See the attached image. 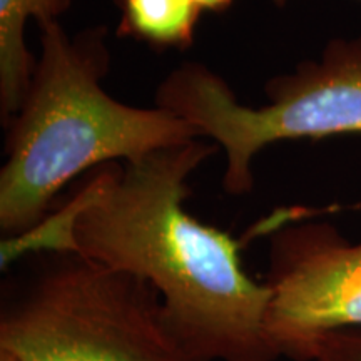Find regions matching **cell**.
I'll list each match as a JSON object with an SVG mask.
<instances>
[{"instance_id":"30bf717a","label":"cell","mask_w":361,"mask_h":361,"mask_svg":"<svg viewBox=\"0 0 361 361\" xmlns=\"http://www.w3.org/2000/svg\"><path fill=\"white\" fill-rule=\"evenodd\" d=\"M0 361H22V360L17 358V356L11 353V351L0 350Z\"/></svg>"},{"instance_id":"277c9868","label":"cell","mask_w":361,"mask_h":361,"mask_svg":"<svg viewBox=\"0 0 361 361\" xmlns=\"http://www.w3.org/2000/svg\"><path fill=\"white\" fill-rule=\"evenodd\" d=\"M264 92V106H245L221 75L184 62L159 84L156 106L223 149V189L243 196L255 186L252 159L269 144L361 134V37L333 39L319 61L269 79Z\"/></svg>"},{"instance_id":"6da1fadb","label":"cell","mask_w":361,"mask_h":361,"mask_svg":"<svg viewBox=\"0 0 361 361\" xmlns=\"http://www.w3.org/2000/svg\"><path fill=\"white\" fill-rule=\"evenodd\" d=\"M218 147L197 137L99 166L32 231L4 239L2 266L25 251L79 252L151 284L189 361H278L269 288L246 273L231 234L186 209L189 176Z\"/></svg>"},{"instance_id":"8992f818","label":"cell","mask_w":361,"mask_h":361,"mask_svg":"<svg viewBox=\"0 0 361 361\" xmlns=\"http://www.w3.org/2000/svg\"><path fill=\"white\" fill-rule=\"evenodd\" d=\"M72 0H0V119L6 126L20 109L32 80L37 59L25 45V25L59 20Z\"/></svg>"},{"instance_id":"5b68a950","label":"cell","mask_w":361,"mask_h":361,"mask_svg":"<svg viewBox=\"0 0 361 361\" xmlns=\"http://www.w3.org/2000/svg\"><path fill=\"white\" fill-rule=\"evenodd\" d=\"M295 214L271 234L266 335L279 358L310 361L326 333L361 329V241Z\"/></svg>"},{"instance_id":"ba28073f","label":"cell","mask_w":361,"mask_h":361,"mask_svg":"<svg viewBox=\"0 0 361 361\" xmlns=\"http://www.w3.org/2000/svg\"><path fill=\"white\" fill-rule=\"evenodd\" d=\"M310 361H361V329L326 333L311 346Z\"/></svg>"},{"instance_id":"52a82bcc","label":"cell","mask_w":361,"mask_h":361,"mask_svg":"<svg viewBox=\"0 0 361 361\" xmlns=\"http://www.w3.org/2000/svg\"><path fill=\"white\" fill-rule=\"evenodd\" d=\"M121 8L117 35L151 47L188 49L194 42L202 11L192 0H116Z\"/></svg>"},{"instance_id":"8fae6325","label":"cell","mask_w":361,"mask_h":361,"mask_svg":"<svg viewBox=\"0 0 361 361\" xmlns=\"http://www.w3.org/2000/svg\"><path fill=\"white\" fill-rule=\"evenodd\" d=\"M273 2H274V4H279V6H283V4H286L288 0H273Z\"/></svg>"},{"instance_id":"7a4b0ae2","label":"cell","mask_w":361,"mask_h":361,"mask_svg":"<svg viewBox=\"0 0 361 361\" xmlns=\"http://www.w3.org/2000/svg\"><path fill=\"white\" fill-rule=\"evenodd\" d=\"M40 27V57L20 109L6 124L0 231H32L72 179L107 162H129L201 137L164 107H134L102 89L109 71L106 27L75 37L59 20Z\"/></svg>"},{"instance_id":"3957f363","label":"cell","mask_w":361,"mask_h":361,"mask_svg":"<svg viewBox=\"0 0 361 361\" xmlns=\"http://www.w3.org/2000/svg\"><path fill=\"white\" fill-rule=\"evenodd\" d=\"M0 310V350L22 361H189L154 288L72 251H42Z\"/></svg>"},{"instance_id":"9c48e42d","label":"cell","mask_w":361,"mask_h":361,"mask_svg":"<svg viewBox=\"0 0 361 361\" xmlns=\"http://www.w3.org/2000/svg\"><path fill=\"white\" fill-rule=\"evenodd\" d=\"M202 12H213V13H224L229 11L234 0H192Z\"/></svg>"}]
</instances>
